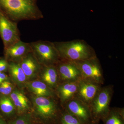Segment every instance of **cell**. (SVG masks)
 <instances>
[{
  "label": "cell",
  "mask_w": 124,
  "mask_h": 124,
  "mask_svg": "<svg viewBox=\"0 0 124 124\" xmlns=\"http://www.w3.org/2000/svg\"><path fill=\"white\" fill-rule=\"evenodd\" d=\"M34 115L43 124H52L59 119L57 108L53 100L46 97L37 96L33 98Z\"/></svg>",
  "instance_id": "obj_4"
},
{
  "label": "cell",
  "mask_w": 124,
  "mask_h": 124,
  "mask_svg": "<svg viewBox=\"0 0 124 124\" xmlns=\"http://www.w3.org/2000/svg\"><path fill=\"white\" fill-rule=\"evenodd\" d=\"M0 124H8L7 122L2 117L0 116Z\"/></svg>",
  "instance_id": "obj_25"
},
{
  "label": "cell",
  "mask_w": 124,
  "mask_h": 124,
  "mask_svg": "<svg viewBox=\"0 0 124 124\" xmlns=\"http://www.w3.org/2000/svg\"><path fill=\"white\" fill-rule=\"evenodd\" d=\"M59 119L60 124H83L77 117L67 111L62 114Z\"/></svg>",
  "instance_id": "obj_21"
},
{
  "label": "cell",
  "mask_w": 124,
  "mask_h": 124,
  "mask_svg": "<svg viewBox=\"0 0 124 124\" xmlns=\"http://www.w3.org/2000/svg\"><path fill=\"white\" fill-rule=\"evenodd\" d=\"M80 71L81 76L98 83L101 81V67L96 57L82 61L73 62Z\"/></svg>",
  "instance_id": "obj_7"
},
{
  "label": "cell",
  "mask_w": 124,
  "mask_h": 124,
  "mask_svg": "<svg viewBox=\"0 0 124 124\" xmlns=\"http://www.w3.org/2000/svg\"><path fill=\"white\" fill-rule=\"evenodd\" d=\"M10 98L15 106L18 115L28 113L30 109L29 102L23 93L14 90L10 94Z\"/></svg>",
  "instance_id": "obj_13"
},
{
  "label": "cell",
  "mask_w": 124,
  "mask_h": 124,
  "mask_svg": "<svg viewBox=\"0 0 124 124\" xmlns=\"http://www.w3.org/2000/svg\"><path fill=\"white\" fill-rule=\"evenodd\" d=\"M67 112L75 116L83 124H89L93 122L90 109L79 100L70 101L67 106Z\"/></svg>",
  "instance_id": "obj_8"
},
{
  "label": "cell",
  "mask_w": 124,
  "mask_h": 124,
  "mask_svg": "<svg viewBox=\"0 0 124 124\" xmlns=\"http://www.w3.org/2000/svg\"><path fill=\"white\" fill-rule=\"evenodd\" d=\"M60 58L63 60L76 62L96 57L94 50L82 40L54 42Z\"/></svg>",
  "instance_id": "obj_2"
},
{
  "label": "cell",
  "mask_w": 124,
  "mask_h": 124,
  "mask_svg": "<svg viewBox=\"0 0 124 124\" xmlns=\"http://www.w3.org/2000/svg\"><path fill=\"white\" fill-rule=\"evenodd\" d=\"M57 69L54 66H44L42 74V79L49 86H54L57 81Z\"/></svg>",
  "instance_id": "obj_17"
},
{
  "label": "cell",
  "mask_w": 124,
  "mask_h": 124,
  "mask_svg": "<svg viewBox=\"0 0 124 124\" xmlns=\"http://www.w3.org/2000/svg\"><path fill=\"white\" fill-rule=\"evenodd\" d=\"M8 66L9 63L7 61L4 59L0 60V72L7 70Z\"/></svg>",
  "instance_id": "obj_23"
},
{
  "label": "cell",
  "mask_w": 124,
  "mask_h": 124,
  "mask_svg": "<svg viewBox=\"0 0 124 124\" xmlns=\"http://www.w3.org/2000/svg\"><path fill=\"white\" fill-rule=\"evenodd\" d=\"M7 59L11 62L19 63L28 54L32 52L30 43L20 41L5 49Z\"/></svg>",
  "instance_id": "obj_9"
},
{
  "label": "cell",
  "mask_w": 124,
  "mask_h": 124,
  "mask_svg": "<svg viewBox=\"0 0 124 124\" xmlns=\"http://www.w3.org/2000/svg\"><path fill=\"white\" fill-rule=\"evenodd\" d=\"M1 72H0V74H1Z\"/></svg>",
  "instance_id": "obj_27"
},
{
  "label": "cell",
  "mask_w": 124,
  "mask_h": 124,
  "mask_svg": "<svg viewBox=\"0 0 124 124\" xmlns=\"http://www.w3.org/2000/svg\"><path fill=\"white\" fill-rule=\"evenodd\" d=\"M19 63L27 78H28L35 77L41 68V65L32 52L24 57Z\"/></svg>",
  "instance_id": "obj_11"
},
{
  "label": "cell",
  "mask_w": 124,
  "mask_h": 124,
  "mask_svg": "<svg viewBox=\"0 0 124 124\" xmlns=\"http://www.w3.org/2000/svg\"><path fill=\"white\" fill-rule=\"evenodd\" d=\"M12 85L9 81H4L0 86V92L5 95L9 94L12 92Z\"/></svg>",
  "instance_id": "obj_22"
},
{
  "label": "cell",
  "mask_w": 124,
  "mask_h": 124,
  "mask_svg": "<svg viewBox=\"0 0 124 124\" xmlns=\"http://www.w3.org/2000/svg\"><path fill=\"white\" fill-rule=\"evenodd\" d=\"M7 78V75L5 73H1L0 74V84L3 82Z\"/></svg>",
  "instance_id": "obj_24"
},
{
  "label": "cell",
  "mask_w": 124,
  "mask_h": 124,
  "mask_svg": "<svg viewBox=\"0 0 124 124\" xmlns=\"http://www.w3.org/2000/svg\"><path fill=\"white\" fill-rule=\"evenodd\" d=\"M111 93L109 89H103L97 93L92 101L90 111L93 120L103 119L110 111Z\"/></svg>",
  "instance_id": "obj_6"
},
{
  "label": "cell",
  "mask_w": 124,
  "mask_h": 124,
  "mask_svg": "<svg viewBox=\"0 0 124 124\" xmlns=\"http://www.w3.org/2000/svg\"><path fill=\"white\" fill-rule=\"evenodd\" d=\"M8 124H34L33 115L31 113H27L18 115L16 117L10 120Z\"/></svg>",
  "instance_id": "obj_20"
},
{
  "label": "cell",
  "mask_w": 124,
  "mask_h": 124,
  "mask_svg": "<svg viewBox=\"0 0 124 124\" xmlns=\"http://www.w3.org/2000/svg\"><path fill=\"white\" fill-rule=\"evenodd\" d=\"M0 108L6 116L14 117L17 111L13 102L10 98L3 97L0 99Z\"/></svg>",
  "instance_id": "obj_18"
},
{
  "label": "cell",
  "mask_w": 124,
  "mask_h": 124,
  "mask_svg": "<svg viewBox=\"0 0 124 124\" xmlns=\"http://www.w3.org/2000/svg\"><path fill=\"white\" fill-rule=\"evenodd\" d=\"M0 36L7 49L21 40L17 23L9 19L0 11Z\"/></svg>",
  "instance_id": "obj_5"
},
{
  "label": "cell",
  "mask_w": 124,
  "mask_h": 124,
  "mask_svg": "<svg viewBox=\"0 0 124 124\" xmlns=\"http://www.w3.org/2000/svg\"><path fill=\"white\" fill-rule=\"evenodd\" d=\"M8 69L10 75L16 82L21 84L26 81V76L19 63L10 62Z\"/></svg>",
  "instance_id": "obj_16"
},
{
  "label": "cell",
  "mask_w": 124,
  "mask_h": 124,
  "mask_svg": "<svg viewBox=\"0 0 124 124\" xmlns=\"http://www.w3.org/2000/svg\"><path fill=\"white\" fill-rule=\"evenodd\" d=\"M95 124V123H93V122H92V123H90V124Z\"/></svg>",
  "instance_id": "obj_26"
},
{
  "label": "cell",
  "mask_w": 124,
  "mask_h": 124,
  "mask_svg": "<svg viewBox=\"0 0 124 124\" xmlns=\"http://www.w3.org/2000/svg\"><path fill=\"white\" fill-rule=\"evenodd\" d=\"M78 87V85L73 82H70L60 85L58 91L62 101H65L70 99L77 93Z\"/></svg>",
  "instance_id": "obj_15"
},
{
  "label": "cell",
  "mask_w": 124,
  "mask_h": 124,
  "mask_svg": "<svg viewBox=\"0 0 124 124\" xmlns=\"http://www.w3.org/2000/svg\"><path fill=\"white\" fill-rule=\"evenodd\" d=\"M38 0H0V11L14 22L39 20L44 18Z\"/></svg>",
  "instance_id": "obj_1"
},
{
  "label": "cell",
  "mask_w": 124,
  "mask_h": 124,
  "mask_svg": "<svg viewBox=\"0 0 124 124\" xmlns=\"http://www.w3.org/2000/svg\"><path fill=\"white\" fill-rule=\"evenodd\" d=\"M63 60L58 65V71L64 80L73 82L81 76L80 71L74 62Z\"/></svg>",
  "instance_id": "obj_10"
},
{
  "label": "cell",
  "mask_w": 124,
  "mask_h": 124,
  "mask_svg": "<svg viewBox=\"0 0 124 124\" xmlns=\"http://www.w3.org/2000/svg\"><path fill=\"white\" fill-rule=\"evenodd\" d=\"M27 86L31 92L37 96L46 97L53 95L51 90L45 84L41 81H34L29 82L27 84Z\"/></svg>",
  "instance_id": "obj_14"
},
{
  "label": "cell",
  "mask_w": 124,
  "mask_h": 124,
  "mask_svg": "<svg viewBox=\"0 0 124 124\" xmlns=\"http://www.w3.org/2000/svg\"><path fill=\"white\" fill-rule=\"evenodd\" d=\"M30 45L32 53L41 65L54 66L59 62L60 56L54 42L40 40Z\"/></svg>",
  "instance_id": "obj_3"
},
{
  "label": "cell",
  "mask_w": 124,
  "mask_h": 124,
  "mask_svg": "<svg viewBox=\"0 0 124 124\" xmlns=\"http://www.w3.org/2000/svg\"><path fill=\"white\" fill-rule=\"evenodd\" d=\"M104 124H124L123 112L117 111H110L103 119Z\"/></svg>",
  "instance_id": "obj_19"
},
{
  "label": "cell",
  "mask_w": 124,
  "mask_h": 124,
  "mask_svg": "<svg viewBox=\"0 0 124 124\" xmlns=\"http://www.w3.org/2000/svg\"><path fill=\"white\" fill-rule=\"evenodd\" d=\"M95 83L92 81L80 82L77 92L82 101L86 103L92 101L98 90V86Z\"/></svg>",
  "instance_id": "obj_12"
}]
</instances>
